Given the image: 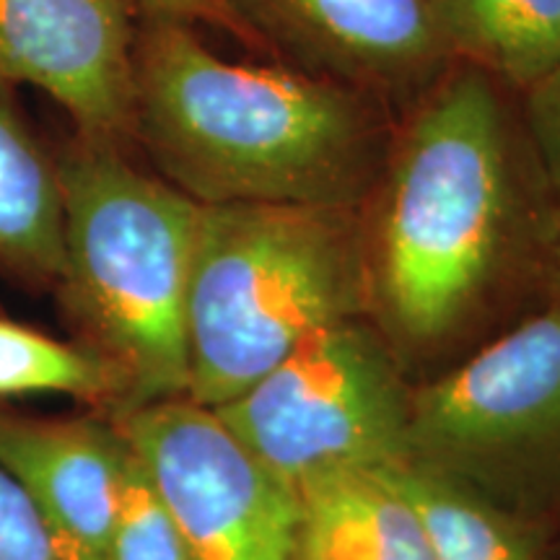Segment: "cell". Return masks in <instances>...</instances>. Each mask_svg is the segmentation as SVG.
Wrapping results in <instances>:
<instances>
[{"label":"cell","mask_w":560,"mask_h":560,"mask_svg":"<svg viewBox=\"0 0 560 560\" xmlns=\"http://www.w3.org/2000/svg\"><path fill=\"white\" fill-rule=\"evenodd\" d=\"M132 132L200 206L359 210L387 161L363 91L280 66L229 62L172 19L136 42Z\"/></svg>","instance_id":"6da1fadb"},{"label":"cell","mask_w":560,"mask_h":560,"mask_svg":"<svg viewBox=\"0 0 560 560\" xmlns=\"http://www.w3.org/2000/svg\"><path fill=\"white\" fill-rule=\"evenodd\" d=\"M384 164L371 293L392 330L436 342L493 278L511 210L506 122L488 75L465 68L441 79Z\"/></svg>","instance_id":"7a4b0ae2"},{"label":"cell","mask_w":560,"mask_h":560,"mask_svg":"<svg viewBox=\"0 0 560 560\" xmlns=\"http://www.w3.org/2000/svg\"><path fill=\"white\" fill-rule=\"evenodd\" d=\"M62 270L83 348L120 382L117 412L187 397V285L200 202L136 170L115 140L81 136L58 161Z\"/></svg>","instance_id":"3957f363"},{"label":"cell","mask_w":560,"mask_h":560,"mask_svg":"<svg viewBox=\"0 0 560 560\" xmlns=\"http://www.w3.org/2000/svg\"><path fill=\"white\" fill-rule=\"evenodd\" d=\"M371 296L355 210L202 206L187 285V397L221 408Z\"/></svg>","instance_id":"277c9868"},{"label":"cell","mask_w":560,"mask_h":560,"mask_svg":"<svg viewBox=\"0 0 560 560\" xmlns=\"http://www.w3.org/2000/svg\"><path fill=\"white\" fill-rule=\"evenodd\" d=\"M410 400L382 335L353 317L312 335L215 412L270 472L299 490L332 472L408 459Z\"/></svg>","instance_id":"5b68a950"},{"label":"cell","mask_w":560,"mask_h":560,"mask_svg":"<svg viewBox=\"0 0 560 560\" xmlns=\"http://www.w3.org/2000/svg\"><path fill=\"white\" fill-rule=\"evenodd\" d=\"M408 450L486 495L560 457V312L522 322L412 392Z\"/></svg>","instance_id":"8992f818"},{"label":"cell","mask_w":560,"mask_h":560,"mask_svg":"<svg viewBox=\"0 0 560 560\" xmlns=\"http://www.w3.org/2000/svg\"><path fill=\"white\" fill-rule=\"evenodd\" d=\"M192 560H296L299 495L219 412L174 397L117 412Z\"/></svg>","instance_id":"52a82bcc"},{"label":"cell","mask_w":560,"mask_h":560,"mask_svg":"<svg viewBox=\"0 0 560 560\" xmlns=\"http://www.w3.org/2000/svg\"><path fill=\"white\" fill-rule=\"evenodd\" d=\"M138 0H0V73L52 96L81 136L132 132Z\"/></svg>","instance_id":"ba28073f"},{"label":"cell","mask_w":560,"mask_h":560,"mask_svg":"<svg viewBox=\"0 0 560 560\" xmlns=\"http://www.w3.org/2000/svg\"><path fill=\"white\" fill-rule=\"evenodd\" d=\"M257 47L366 91L429 81L450 60L431 0H226Z\"/></svg>","instance_id":"9c48e42d"},{"label":"cell","mask_w":560,"mask_h":560,"mask_svg":"<svg viewBox=\"0 0 560 560\" xmlns=\"http://www.w3.org/2000/svg\"><path fill=\"white\" fill-rule=\"evenodd\" d=\"M130 450L115 423L0 412V465L26 490L60 560H104Z\"/></svg>","instance_id":"30bf717a"},{"label":"cell","mask_w":560,"mask_h":560,"mask_svg":"<svg viewBox=\"0 0 560 560\" xmlns=\"http://www.w3.org/2000/svg\"><path fill=\"white\" fill-rule=\"evenodd\" d=\"M296 495V560H436L416 506L384 467L325 475Z\"/></svg>","instance_id":"8fae6325"},{"label":"cell","mask_w":560,"mask_h":560,"mask_svg":"<svg viewBox=\"0 0 560 560\" xmlns=\"http://www.w3.org/2000/svg\"><path fill=\"white\" fill-rule=\"evenodd\" d=\"M0 270L30 283H58L62 200L58 166L24 122L0 73Z\"/></svg>","instance_id":"7c38bea8"},{"label":"cell","mask_w":560,"mask_h":560,"mask_svg":"<svg viewBox=\"0 0 560 560\" xmlns=\"http://www.w3.org/2000/svg\"><path fill=\"white\" fill-rule=\"evenodd\" d=\"M450 58L527 89L560 62V0H431Z\"/></svg>","instance_id":"4fadbf2b"},{"label":"cell","mask_w":560,"mask_h":560,"mask_svg":"<svg viewBox=\"0 0 560 560\" xmlns=\"http://www.w3.org/2000/svg\"><path fill=\"white\" fill-rule=\"evenodd\" d=\"M384 470L416 506L436 560H537L527 527L470 482L416 459Z\"/></svg>","instance_id":"5bb4252c"},{"label":"cell","mask_w":560,"mask_h":560,"mask_svg":"<svg viewBox=\"0 0 560 560\" xmlns=\"http://www.w3.org/2000/svg\"><path fill=\"white\" fill-rule=\"evenodd\" d=\"M45 392L120 408V382L100 355L0 319V397Z\"/></svg>","instance_id":"9a60e30c"},{"label":"cell","mask_w":560,"mask_h":560,"mask_svg":"<svg viewBox=\"0 0 560 560\" xmlns=\"http://www.w3.org/2000/svg\"><path fill=\"white\" fill-rule=\"evenodd\" d=\"M104 560H192L170 511L159 501L149 475L132 452L125 470L120 514Z\"/></svg>","instance_id":"2e32d148"},{"label":"cell","mask_w":560,"mask_h":560,"mask_svg":"<svg viewBox=\"0 0 560 560\" xmlns=\"http://www.w3.org/2000/svg\"><path fill=\"white\" fill-rule=\"evenodd\" d=\"M0 560H60L26 490L0 465Z\"/></svg>","instance_id":"e0dca14e"},{"label":"cell","mask_w":560,"mask_h":560,"mask_svg":"<svg viewBox=\"0 0 560 560\" xmlns=\"http://www.w3.org/2000/svg\"><path fill=\"white\" fill-rule=\"evenodd\" d=\"M527 125L545 174L560 187V62L527 86Z\"/></svg>","instance_id":"ac0fdd59"},{"label":"cell","mask_w":560,"mask_h":560,"mask_svg":"<svg viewBox=\"0 0 560 560\" xmlns=\"http://www.w3.org/2000/svg\"><path fill=\"white\" fill-rule=\"evenodd\" d=\"M138 5L153 19H172L182 24L202 21V24L236 34L244 42H255L242 21L231 13L226 0H138Z\"/></svg>","instance_id":"d6986e66"}]
</instances>
